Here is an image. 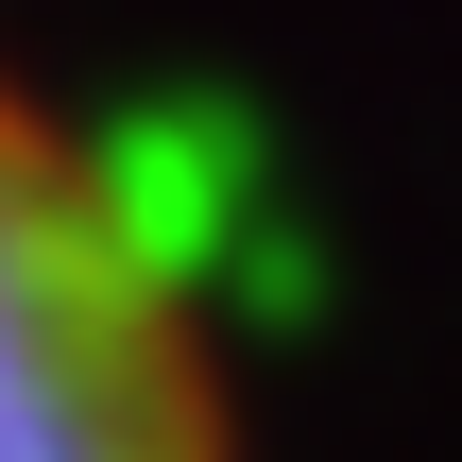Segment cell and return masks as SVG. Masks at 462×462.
Segmentation results:
<instances>
[{
	"instance_id": "obj_1",
	"label": "cell",
	"mask_w": 462,
	"mask_h": 462,
	"mask_svg": "<svg viewBox=\"0 0 462 462\" xmlns=\"http://www.w3.org/2000/svg\"><path fill=\"white\" fill-rule=\"evenodd\" d=\"M0 462H240L223 343L103 171L17 69H0Z\"/></svg>"
}]
</instances>
